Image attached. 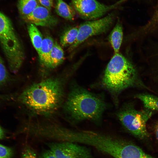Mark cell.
I'll return each mask as SVG.
<instances>
[{
  "mask_svg": "<svg viewBox=\"0 0 158 158\" xmlns=\"http://www.w3.org/2000/svg\"><path fill=\"white\" fill-rule=\"evenodd\" d=\"M27 28L32 44L39 54L43 40L42 34L36 25L33 24L28 23Z\"/></svg>",
  "mask_w": 158,
  "mask_h": 158,
  "instance_id": "13",
  "label": "cell"
},
{
  "mask_svg": "<svg viewBox=\"0 0 158 158\" xmlns=\"http://www.w3.org/2000/svg\"><path fill=\"white\" fill-rule=\"evenodd\" d=\"M42 6L51 11L53 6V0H38Z\"/></svg>",
  "mask_w": 158,
  "mask_h": 158,
  "instance_id": "22",
  "label": "cell"
},
{
  "mask_svg": "<svg viewBox=\"0 0 158 158\" xmlns=\"http://www.w3.org/2000/svg\"><path fill=\"white\" fill-rule=\"evenodd\" d=\"M47 144L56 158H90L91 157L87 148L76 143L56 142Z\"/></svg>",
  "mask_w": 158,
  "mask_h": 158,
  "instance_id": "8",
  "label": "cell"
},
{
  "mask_svg": "<svg viewBox=\"0 0 158 158\" xmlns=\"http://www.w3.org/2000/svg\"><path fill=\"white\" fill-rule=\"evenodd\" d=\"M55 7L56 13L69 20H74L75 13L73 8L63 0H56Z\"/></svg>",
  "mask_w": 158,
  "mask_h": 158,
  "instance_id": "12",
  "label": "cell"
},
{
  "mask_svg": "<svg viewBox=\"0 0 158 158\" xmlns=\"http://www.w3.org/2000/svg\"><path fill=\"white\" fill-rule=\"evenodd\" d=\"M154 131L156 138L158 142V122L155 126Z\"/></svg>",
  "mask_w": 158,
  "mask_h": 158,
  "instance_id": "25",
  "label": "cell"
},
{
  "mask_svg": "<svg viewBox=\"0 0 158 158\" xmlns=\"http://www.w3.org/2000/svg\"><path fill=\"white\" fill-rule=\"evenodd\" d=\"M137 78L134 66L125 57L118 53L114 54L108 63L102 84L116 99L123 90L134 85Z\"/></svg>",
  "mask_w": 158,
  "mask_h": 158,
  "instance_id": "3",
  "label": "cell"
},
{
  "mask_svg": "<svg viewBox=\"0 0 158 158\" xmlns=\"http://www.w3.org/2000/svg\"><path fill=\"white\" fill-rule=\"evenodd\" d=\"M9 77V74L4 62L0 56V85L6 83Z\"/></svg>",
  "mask_w": 158,
  "mask_h": 158,
  "instance_id": "19",
  "label": "cell"
},
{
  "mask_svg": "<svg viewBox=\"0 0 158 158\" xmlns=\"http://www.w3.org/2000/svg\"><path fill=\"white\" fill-rule=\"evenodd\" d=\"M107 107L106 102L99 95L73 85L63 104V109L72 123L87 120L99 123Z\"/></svg>",
  "mask_w": 158,
  "mask_h": 158,
  "instance_id": "2",
  "label": "cell"
},
{
  "mask_svg": "<svg viewBox=\"0 0 158 158\" xmlns=\"http://www.w3.org/2000/svg\"><path fill=\"white\" fill-rule=\"evenodd\" d=\"M64 59L63 50L56 42H54L50 54V69L59 66Z\"/></svg>",
  "mask_w": 158,
  "mask_h": 158,
  "instance_id": "14",
  "label": "cell"
},
{
  "mask_svg": "<svg viewBox=\"0 0 158 158\" xmlns=\"http://www.w3.org/2000/svg\"><path fill=\"white\" fill-rule=\"evenodd\" d=\"M5 135L4 130L0 125V140L2 139Z\"/></svg>",
  "mask_w": 158,
  "mask_h": 158,
  "instance_id": "26",
  "label": "cell"
},
{
  "mask_svg": "<svg viewBox=\"0 0 158 158\" xmlns=\"http://www.w3.org/2000/svg\"><path fill=\"white\" fill-rule=\"evenodd\" d=\"M54 43L53 39L47 36L42 40L40 50L38 54L41 61L46 67L51 68L50 54Z\"/></svg>",
  "mask_w": 158,
  "mask_h": 158,
  "instance_id": "10",
  "label": "cell"
},
{
  "mask_svg": "<svg viewBox=\"0 0 158 158\" xmlns=\"http://www.w3.org/2000/svg\"><path fill=\"white\" fill-rule=\"evenodd\" d=\"M39 158H56L54 153L49 149L43 151Z\"/></svg>",
  "mask_w": 158,
  "mask_h": 158,
  "instance_id": "23",
  "label": "cell"
},
{
  "mask_svg": "<svg viewBox=\"0 0 158 158\" xmlns=\"http://www.w3.org/2000/svg\"><path fill=\"white\" fill-rule=\"evenodd\" d=\"M50 11L39 5L28 15L22 18L25 22L36 25L52 27L57 23L58 20Z\"/></svg>",
  "mask_w": 158,
  "mask_h": 158,
  "instance_id": "9",
  "label": "cell"
},
{
  "mask_svg": "<svg viewBox=\"0 0 158 158\" xmlns=\"http://www.w3.org/2000/svg\"><path fill=\"white\" fill-rule=\"evenodd\" d=\"M13 97L8 95H0V104L12 99Z\"/></svg>",
  "mask_w": 158,
  "mask_h": 158,
  "instance_id": "24",
  "label": "cell"
},
{
  "mask_svg": "<svg viewBox=\"0 0 158 158\" xmlns=\"http://www.w3.org/2000/svg\"><path fill=\"white\" fill-rule=\"evenodd\" d=\"M135 97L142 102L147 109L158 111V97L145 94H139Z\"/></svg>",
  "mask_w": 158,
  "mask_h": 158,
  "instance_id": "17",
  "label": "cell"
},
{
  "mask_svg": "<svg viewBox=\"0 0 158 158\" xmlns=\"http://www.w3.org/2000/svg\"><path fill=\"white\" fill-rule=\"evenodd\" d=\"M123 38L122 25L118 21L110 33L109 41L114 50V54L119 53Z\"/></svg>",
  "mask_w": 158,
  "mask_h": 158,
  "instance_id": "11",
  "label": "cell"
},
{
  "mask_svg": "<svg viewBox=\"0 0 158 158\" xmlns=\"http://www.w3.org/2000/svg\"><path fill=\"white\" fill-rule=\"evenodd\" d=\"M0 44L10 70L16 73L24 60V50L11 21L1 12Z\"/></svg>",
  "mask_w": 158,
  "mask_h": 158,
  "instance_id": "4",
  "label": "cell"
},
{
  "mask_svg": "<svg viewBox=\"0 0 158 158\" xmlns=\"http://www.w3.org/2000/svg\"><path fill=\"white\" fill-rule=\"evenodd\" d=\"M158 25V3L154 13L149 22L142 28V32H148Z\"/></svg>",
  "mask_w": 158,
  "mask_h": 158,
  "instance_id": "18",
  "label": "cell"
},
{
  "mask_svg": "<svg viewBox=\"0 0 158 158\" xmlns=\"http://www.w3.org/2000/svg\"><path fill=\"white\" fill-rule=\"evenodd\" d=\"M78 27H71L63 33L60 38V42L63 47L70 46L75 41L77 36Z\"/></svg>",
  "mask_w": 158,
  "mask_h": 158,
  "instance_id": "16",
  "label": "cell"
},
{
  "mask_svg": "<svg viewBox=\"0 0 158 158\" xmlns=\"http://www.w3.org/2000/svg\"><path fill=\"white\" fill-rule=\"evenodd\" d=\"M38 0H19L18 8L22 18L31 13L38 6Z\"/></svg>",
  "mask_w": 158,
  "mask_h": 158,
  "instance_id": "15",
  "label": "cell"
},
{
  "mask_svg": "<svg viewBox=\"0 0 158 158\" xmlns=\"http://www.w3.org/2000/svg\"><path fill=\"white\" fill-rule=\"evenodd\" d=\"M152 114L150 110L139 111L127 105L118 111L117 116L126 130L137 138L144 140L149 137L146 126Z\"/></svg>",
  "mask_w": 158,
  "mask_h": 158,
  "instance_id": "5",
  "label": "cell"
},
{
  "mask_svg": "<svg viewBox=\"0 0 158 158\" xmlns=\"http://www.w3.org/2000/svg\"><path fill=\"white\" fill-rule=\"evenodd\" d=\"M21 158H37V155L31 147L27 146L24 149Z\"/></svg>",
  "mask_w": 158,
  "mask_h": 158,
  "instance_id": "21",
  "label": "cell"
},
{
  "mask_svg": "<svg viewBox=\"0 0 158 158\" xmlns=\"http://www.w3.org/2000/svg\"><path fill=\"white\" fill-rule=\"evenodd\" d=\"M66 80L59 77L35 83L19 95L18 101L34 114L46 116L56 111L63 102Z\"/></svg>",
  "mask_w": 158,
  "mask_h": 158,
  "instance_id": "1",
  "label": "cell"
},
{
  "mask_svg": "<svg viewBox=\"0 0 158 158\" xmlns=\"http://www.w3.org/2000/svg\"><path fill=\"white\" fill-rule=\"evenodd\" d=\"M125 0H120L110 5H105L96 0H72V2L75 9L83 18L94 20L102 17Z\"/></svg>",
  "mask_w": 158,
  "mask_h": 158,
  "instance_id": "7",
  "label": "cell"
},
{
  "mask_svg": "<svg viewBox=\"0 0 158 158\" xmlns=\"http://www.w3.org/2000/svg\"><path fill=\"white\" fill-rule=\"evenodd\" d=\"M13 154L12 149L0 144V158H11Z\"/></svg>",
  "mask_w": 158,
  "mask_h": 158,
  "instance_id": "20",
  "label": "cell"
},
{
  "mask_svg": "<svg viewBox=\"0 0 158 158\" xmlns=\"http://www.w3.org/2000/svg\"><path fill=\"white\" fill-rule=\"evenodd\" d=\"M114 18V14L110 13L100 19L87 21L80 24L78 27L76 40L69 47V50L74 49L90 37L107 31L112 24Z\"/></svg>",
  "mask_w": 158,
  "mask_h": 158,
  "instance_id": "6",
  "label": "cell"
}]
</instances>
